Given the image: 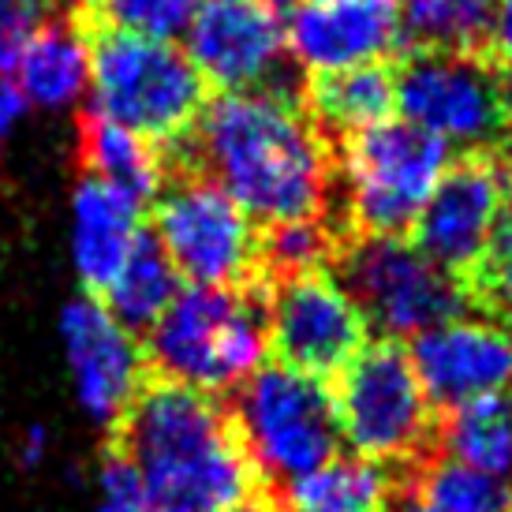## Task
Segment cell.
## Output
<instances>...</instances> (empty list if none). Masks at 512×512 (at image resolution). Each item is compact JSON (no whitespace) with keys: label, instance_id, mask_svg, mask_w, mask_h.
Wrapping results in <instances>:
<instances>
[{"label":"cell","instance_id":"obj_1","mask_svg":"<svg viewBox=\"0 0 512 512\" xmlns=\"http://www.w3.org/2000/svg\"><path fill=\"white\" fill-rule=\"evenodd\" d=\"M195 157L251 221L318 217L329 195L326 143L288 90H228L202 105Z\"/></svg>","mask_w":512,"mask_h":512},{"label":"cell","instance_id":"obj_2","mask_svg":"<svg viewBox=\"0 0 512 512\" xmlns=\"http://www.w3.org/2000/svg\"><path fill=\"white\" fill-rule=\"evenodd\" d=\"M120 453L139 471L143 512H232L251 501L255 468L232 419L206 393L143 385L120 419Z\"/></svg>","mask_w":512,"mask_h":512},{"label":"cell","instance_id":"obj_3","mask_svg":"<svg viewBox=\"0 0 512 512\" xmlns=\"http://www.w3.org/2000/svg\"><path fill=\"white\" fill-rule=\"evenodd\" d=\"M146 333V356L161 378L206 397L240 389L270 348L262 303L236 288H180Z\"/></svg>","mask_w":512,"mask_h":512},{"label":"cell","instance_id":"obj_4","mask_svg":"<svg viewBox=\"0 0 512 512\" xmlns=\"http://www.w3.org/2000/svg\"><path fill=\"white\" fill-rule=\"evenodd\" d=\"M90 113L139 131L150 143H172L195 128L206 83L172 42L105 30L90 42Z\"/></svg>","mask_w":512,"mask_h":512},{"label":"cell","instance_id":"obj_5","mask_svg":"<svg viewBox=\"0 0 512 512\" xmlns=\"http://www.w3.org/2000/svg\"><path fill=\"white\" fill-rule=\"evenodd\" d=\"M232 430L255 475L285 486L337 456L341 445L333 389L285 363H262L240 385Z\"/></svg>","mask_w":512,"mask_h":512},{"label":"cell","instance_id":"obj_6","mask_svg":"<svg viewBox=\"0 0 512 512\" xmlns=\"http://www.w3.org/2000/svg\"><path fill=\"white\" fill-rule=\"evenodd\" d=\"M449 165L453 150L400 116L348 135L341 154L348 217L363 236L408 232Z\"/></svg>","mask_w":512,"mask_h":512},{"label":"cell","instance_id":"obj_7","mask_svg":"<svg viewBox=\"0 0 512 512\" xmlns=\"http://www.w3.org/2000/svg\"><path fill=\"white\" fill-rule=\"evenodd\" d=\"M333 277L352 296L367 329H378L389 341L419 337L423 329L468 307V288L460 285V277L434 266L404 236L352 240L337 258Z\"/></svg>","mask_w":512,"mask_h":512},{"label":"cell","instance_id":"obj_8","mask_svg":"<svg viewBox=\"0 0 512 512\" xmlns=\"http://www.w3.org/2000/svg\"><path fill=\"white\" fill-rule=\"evenodd\" d=\"M341 441L374 464L412 460L434 430V404L419 385L408 348L397 341L363 344L344 363L333 389Z\"/></svg>","mask_w":512,"mask_h":512},{"label":"cell","instance_id":"obj_9","mask_svg":"<svg viewBox=\"0 0 512 512\" xmlns=\"http://www.w3.org/2000/svg\"><path fill=\"white\" fill-rule=\"evenodd\" d=\"M154 243L180 281L202 288L240 285L258 258L255 221L199 172L176 176L154 195Z\"/></svg>","mask_w":512,"mask_h":512},{"label":"cell","instance_id":"obj_10","mask_svg":"<svg viewBox=\"0 0 512 512\" xmlns=\"http://www.w3.org/2000/svg\"><path fill=\"white\" fill-rule=\"evenodd\" d=\"M397 116L460 150H479L501 135L505 90L490 64L471 53L419 49L393 72Z\"/></svg>","mask_w":512,"mask_h":512},{"label":"cell","instance_id":"obj_11","mask_svg":"<svg viewBox=\"0 0 512 512\" xmlns=\"http://www.w3.org/2000/svg\"><path fill=\"white\" fill-rule=\"evenodd\" d=\"M266 341L277 363L311 378H333L367 344V322L352 296L326 270L273 277L266 307Z\"/></svg>","mask_w":512,"mask_h":512},{"label":"cell","instance_id":"obj_12","mask_svg":"<svg viewBox=\"0 0 512 512\" xmlns=\"http://www.w3.org/2000/svg\"><path fill=\"white\" fill-rule=\"evenodd\" d=\"M184 57L221 94L281 90L288 75L285 23L270 0H202L184 30Z\"/></svg>","mask_w":512,"mask_h":512},{"label":"cell","instance_id":"obj_13","mask_svg":"<svg viewBox=\"0 0 512 512\" xmlns=\"http://www.w3.org/2000/svg\"><path fill=\"white\" fill-rule=\"evenodd\" d=\"M509 210V180L483 154L453 161L415 217V247L453 277H468Z\"/></svg>","mask_w":512,"mask_h":512},{"label":"cell","instance_id":"obj_14","mask_svg":"<svg viewBox=\"0 0 512 512\" xmlns=\"http://www.w3.org/2000/svg\"><path fill=\"white\" fill-rule=\"evenodd\" d=\"M430 404H468L512 389V326L456 314L412 337L408 348Z\"/></svg>","mask_w":512,"mask_h":512},{"label":"cell","instance_id":"obj_15","mask_svg":"<svg viewBox=\"0 0 512 512\" xmlns=\"http://www.w3.org/2000/svg\"><path fill=\"white\" fill-rule=\"evenodd\" d=\"M60 344L83 412L101 427L120 423L143 389L146 359L135 333L120 326L101 299L79 296L60 311Z\"/></svg>","mask_w":512,"mask_h":512},{"label":"cell","instance_id":"obj_16","mask_svg":"<svg viewBox=\"0 0 512 512\" xmlns=\"http://www.w3.org/2000/svg\"><path fill=\"white\" fill-rule=\"evenodd\" d=\"M285 38L288 57L311 75L382 64L404 45L400 0H311L292 8Z\"/></svg>","mask_w":512,"mask_h":512},{"label":"cell","instance_id":"obj_17","mask_svg":"<svg viewBox=\"0 0 512 512\" xmlns=\"http://www.w3.org/2000/svg\"><path fill=\"white\" fill-rule=\"evenodd\" d=\"M143 202L128 191L86 176L72 199V262L90 292L113 281V273L143 240Z\"/></svg>","mask_w":512,"mask_h":512},{"label":"cell","instance_id":"obj_18","mask_svg":"<svg viewBox=\"0 0 512 512\" xmlns=\"http://www.w3.org/2000/svg\"><path fill=\"white\" fill-rule=\"evenodd\" d=\"M12 83L38 109L83 101L90 90V38L75 23H42L15 60Z\"/></svg>","mask_w":512,"mask_h":512},{"label":"cell","instance_id":"obj_19","mask_svg":"<svg viewBox=\"0 0 512 512\" xmlns=\"http://www.w3.org/2000/svg\"><path fill=\"white\" fill-rule=\"evenodd\" d=\"M445 460L512 483V397H483L456 404L441 427Z\"/></svg>","mask_w":512,"mask_h":512},{"label":"cell","instance_id":"obj_20","mask_svg":"<svg viewBox=\"0 0 512 512\" xmlns=\"http://www.w3.org/2000/svg\"><path fill=\"white\" fill-rule=\"evenodd\" d=\"M307 109H311V120H318L326 131H337L348 139L397 113L393 72L382 64H367V68H348V72L314 75L307 90Z\"/></svg>","mask_w":512,"mask_h":512},{"label":"cell","instance_id":"obj_21","mask_svg":"<svg viewBox=\"0 0 512 512\" xmlns=\"http://www.w3.org/2000/svg\"><path fill=\"white\" fill-rule=\"evenodd\" d=\"M393 479L385 464L363 456H329L326 464L288 483L292 512H385Z\"/></svg>","mask_w":512,"mask_h":512},{"label":"cell","instance_id":"obj_22","mask_svg":"<svg viewBox=\"0 0 512 512\" xmlns=\"http://www.w3.org/2000/svg\"><path fill=\"white\" fill-rule=\"evenodd\" d=\"M79 150L86 161V176H94L101 184L120 187L139 202L154 199L161 191V157H157L154 143L143 139L139 131L90 113L83 120Z\"/></svg>","mask_w":512,"mask_h":512},{"label":"cell","instance_id":"obj_23","mask_svg":"<svg viewBox=\"0 0 512 512\" xmlns=\"http://www.w3.org/2000/svg\"><path fill=\"white\" fill-rule=\"evenodd\" d=\"M176 292H180V273L172 270V262L154 243V236H143L128 262L113 273V281L101 288V296H105L101 303L120 326L139 333L169 311Z\"/></svg>","mask_w":512,"mask_h":512},{"label":"cell","instance_id":"obj_24","mask_svg":"<svg viewBox=\"0 0 512 512\" xmlns=\"http://www.w3.org/2000/svg\"><path fill=\"white\" fill-rule=\"evenodd\" d=\"M494 0H400L404 38L423 49L471 53L490 38Z\"/></svg>","mask_w":512,"mask_h":512},{"label":"cell","instance_id":"obj_25","mask_svg":"<svg viewBox=\"0 0 512 512\" xmlns=\"http://www.w3.org/2000/svg\"><path fill=\"white\" fill-rule=\"evenodd\" d=\"M415 505L423 512H512V490L509 483L441 460L419 475Z\"/></svg>","mask_w":512,"mask_h":512},{"label":"cell","instance_id":"obj_26","mask_svg":"<svg viewBox=\"0 0 512 512\" xmlns=\"http://www.w3.org/2000/svg\"><path fill=\"white\" fill-rule=\"evenodd\" d=\"M202 0H98V15L109 30L172 42L191 23Z\"/></svg>","mask_w":512,"mask_h":512},{"label":"cell","instance_id":"obj_27","mask_svg":"<svg viewBox=\"0 0 512 512\" xmlns=\"http://www.w3.org/2000/svg\"><path fill=\"white\" fill-rule=\"evenodd\" d=\"M326 255H329V232L318 225V217L270 225L266 240H258V258L270 266L273 277L322 270Z\"/></svg>","mask_w":512,"mask_h":512},{"label":"cell","instance_id":"obj_28","mask_svg":"<svg viewBox=\"0 0 512 512\" xmlns=\"http://www.w3.org/2000/svg\"><path fill=\"white\" fill-rule=\"evenodd\" d=\"M471 292L483 299L490 311L498 314V322L512 326V221L505 217L498 236L490 240L479 266L468 273Z\"/></svg>","mask_w":512,"mask_h":512},{"label":"cell","instance_id":"obj_29","mask_svg":"<svg viewBox=\"0 0 512 512\" xmlns=\"http://www.w3.org/2000/svg\"><path fill=\"white\" fill-rule=\"evenodd\" d=\"M45 0H0V79H12L15 60L42 27Z\"/></svg>","mask_w":512,"mask_h":512},{"label":"cell","instance_id":"obj_30","mask_svg":"<svg viewBox=\"0 0 512 512\" xmlns=\"http://www.w3.org/2000/svg\"><path fill=\"white\" fill-rule=\"evenodd\" d=\"M98 512H143V486H139V471L131 468L124 453L109 456L98 471Z\"/></svg>","mask_w":512,"mask_h":512},{"label":"cell","instance_id":"obj_31","mask_svg":"<svg viewBox=\"0 0 512 512\" xmlns=\"http://www.w3.org/2000/svg\"><path fill=\"white\" fill-rule=\"evenodd\" d=\"M490 42L498 49V57L512 68V0H494V12H490Z\"/></svg>","mask_w":512,"mask_h":512},{"label":"cell","instance_id":"obj_32","mask_svg":"<svg viewBox=\"0 0 512 512\" xmlns=\"http://www.w3.org/2000/svg\"><path fill=\"white\" fill-rule=\"evenodd\" d=\"M27 113V98L19 94V86L12 79H0V143L12 135V128Z\"/></svg>","mask_w":512,"mask_h":512},{"label":"cell","instance_id":"obj_33","mask_svg":"<svg viewBox=\"0 0 512 512\" xmlns=\"http://www.w3.org/2000/svg\"><path fill=\"white\" fill-rule=\"evenodd\" d=\"M45 453V430L42 427H30L27 441H23V456H27V464H38Z\"/></svg>","mask_w":512,"mask_h":512},{"label":"cell","instance_id":"obj_34","mask_svg":"<svg viewBox=\"0 0 512 512\" xmlns=\"http://www.w3.org/2000/svg\"><path fill=\"white\" fill-rule=\"evenodd\" d=\"M501 146H505V157L512 161V116H505V124H501Z\"/></svg>","mask_w":512,"mask_h":512},{"label":"cell","instance_id":"obj_35","mask_svg":"<svg viewBox=\"0 0 512 512\" xmlns=\"http://www.w3.org/2000/svg\"><path fill=\"white\" fill-rule=\"evenodd\" d=\"M232 512H273L270 505H258V501H243L240 509H232Z\"/></svg>","mask_w":512,"mask_h":512},{"label":"cell","instance_id":"obj_36","mask_svg":"<svg viewBox=\"0 0 512 512\" xmlns=\"http://www.w3.org/2000/svg\"><path fill=\"white\" fill-rule=\"evenodd\" d=\"M273 8H299V4H311V0H270Z\"/></svg>","mask_w":512,"mask_h":512},{"label":"cell","instance_id":"obj_37","mask_svg":"<svg viewBox=\"0 0 512 512\" xmlns=\"http://www.w3.org/2000/svg\"><path fill=\"white\" fill-rule=\"evenodd\" d=\"M501 90H505V109H512V75L501 83Z\"/></svg>","mask_w":512,"mask_h":512},{"label":"cell","instance_id":"obj_38","mask_svg":"<svg viewBox=\"0 0 512 512\" xmlns=\"http://www.w3.org/2000/svg\"><path fill=\"white\" fill-rule=\"evenodd\" d=\"M400 512H423V509H419V505H415V501H412V505H404V509H400Z\"/></svg>","mask_w":512,"mask_h":512},{"label":"cell","instance_id":"obj_39","mask_svg":"<svg viewBox=\"0 0 512 512\" xmlns=\"http://www.w3.org/2000/svg\"><path fill=\"white\" fill-rule=\"evenodd\" d=\"M509 221H512V187H509Z\"/></svg>","mask_w":512,"mask_h":512}]
</instances>
